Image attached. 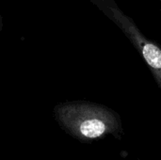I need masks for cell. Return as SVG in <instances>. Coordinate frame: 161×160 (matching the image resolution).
Returning a JSON list of instances; mask_svg holds the SVG:
<instances>
[{
    "label": "cell",
    "instance_id": "cell-2",
    "mask_svg": "<svg viewBox=\"0 0 161 160\" xmlns=\"http://www.w3.org/2000/svg\"><path fill=\"white\" fill-rule=\"evenodd\" d=\"M127 37L149 67L161 90V48L146 38L135 22L127 16L114 0H91Z\"/></svg>",
    "mask_w": 161,
    "mask_h": 160
},
{
    "label": "cell",
    "instance_id": "cell-1",
    "mask_svg": "<svg viewBox=\"0 0 161 160\" xmlns=\"http://www.w3.org/2000/svg\"><path fill=\"white\" fill-rule=\"evenodd\" d=\"M59 118L64 128L80 141H92L108 135L121 139L124 133L120 115L100 104L68 105L60 110Z\"/></svg>",
    "mask_w": 161,
    "mask_h": 160
},
{
    "label": "cell",
    "instance_id": "cell-3",
    "mask_svg": "<svg viewBox=\"0 0 161 160\" xmlns=\"http://www.w3.org/2000/svg\"><path fill=\"white\" fill-rule=\"evenodd\" d=\"M160 1H161V0H160Z\"/></svg>",
    "mask_w": 161,
    "mask_h": 160
}]
</instances>
